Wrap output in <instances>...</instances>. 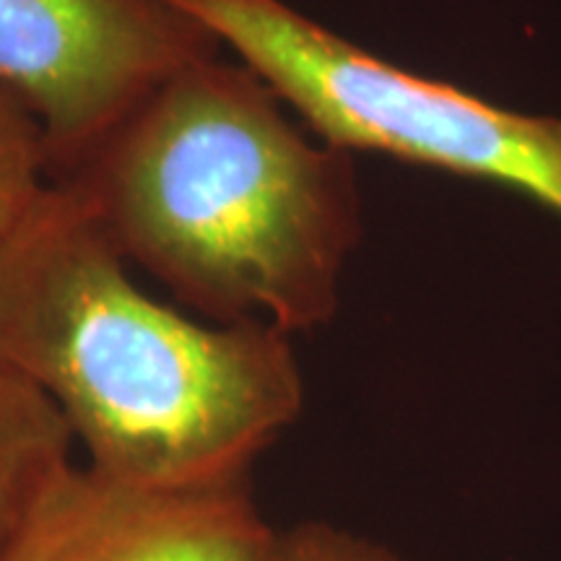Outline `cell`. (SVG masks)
I'll list each match as a JSON object with an SVG mask.
<instances>
[{"instance_id":"cell-7","label":"cell","mask_w":561,"mask_h":561,"mask_svg":"<svg viewBox=\"0 0 561 561\" xmlns=\"http://www.w3.org/2000/svg\"><path fill=\"white\" fill-rule=\"evenodd\" d=\"M50 185V151L37 117L0 91V248Z\"/></svg>"},{"instance_id":"cell-5","label":"cell","mask_w":561,"mask_h":561,"mask_svg":"<svg viewBox=\"0 0 561 561\" xmlns=\"http://www.w3.org/2000/svg\"><path fill=\"white\" fill-rule=\"evenodd\" d=\"M273 543L242 481L151 489L70 462L0 561H271Z\"/></svg>"},{"instance_id":"cell-3","label":"cell","mask_w":561,"mask_h":561,"mask_svg":"<svg viewBox=\"0 0 561 561\" xmlns=\"http://www.w3.org/2000/svg\"><path fill=\"white\" fill-rule=\"evenodd\" d=\"M346 151L496 182L561 216V121L496 107L377 58L286 0H172Z\"/></svg>"},{"instance_id":"cell-2","label":"cell","mask_w":561,"mask_h":561,"mask_svg":"<svg viewBox=\"0 0 561 561\" xmlns=\"http://www.w3.org/2000/svg\"><path fill=\"white\" fill-rule=\"evenodd\" d=\"M130 268L50 182L0 248V362L53 398L96 471L151 489L240 483L301 411L291 335L187 318Z\"/></svg>"},{"instance_id":"cell-8","label":"cell","mask_w":561,"mask_h":561,"mask_svg":"<svg viewBox=\"0 0 561 561\" xmlns=\"http://www.w3.org/2000/svg\"><path fill=\"white\" fill-rule=\"evenodd\" d=\"M271 561H398L385 546L325 523H301L297 528L276 533Z\"/></svg>"},{"instance_id":"cell-6","label":"cell","mask_w":561,"mask_h":561,"mask_svg":"<svg viewBox=\"0 0 561 561\" xmlns=\"http://www.w3.org/2000/svg\"><path fill=\"white\" fill-rule=\"evenodd\" d=\"M73 430L45 390L0 362V553L70 466Z\"/></svg>"},{"instance_id":"cell-4","label":"cell","mask_w":561,"mask_h":561,"mask_svg":"<svg viewBox=\"0 0 561 561\" xmlns=\"http://www.w3.org/2000/svg\"><path fill=\"white\" fill-rule=\"evenodd\" d=\"M221 50L172 0H0V91L39 121L50 180L170 76Z\"/></svg>"},{"instance_id":"cell-1","label":"cell","mask_w":561,"mask_h":561,"mask_svg":"<svg viewBox=\"0 0 561 561\" xmlns=\"http://www.w3.org/2000/svg\"><path fill=\"white\" fill-rule=\"evenodd\" d=\"M50 182L210 322L320 328L362 234L351 151L234 55L178 70Z\"/></svg>"}]
</instances>
